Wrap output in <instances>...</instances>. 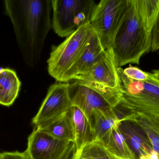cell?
<instances>
[{"label":"cell","instance_id":"1","mask_svg":"<svg viewBox=\"0 0 159 159\" xmlns=\"http://www.w3.org/2000/svg\"><path fill=\"white\" fill-rule=\"evenodd\" d=\"M4 5L24 62L29 67H35L52 27L51 0H6Z\"/></svg>","mask_w":159,"mask_h":159},{"label":"cell","instance_id":"2","mask_svg":"<svg viewBox=\"0 0 159 159\" xmlns=\"http://www.w3.org/2000/svg\"><path fill=\"white\" fill-rule=\"evenodd\" d=\"M143 10L140 0H128L127 11L112 49L118 68L129 63L139 64L142 56L150 50L154 24Z\"/></svg>","mask_w":159,"mask_h":159},{"label":"cell","instance_id":"3","mask_svg":"<svg viewBox=\"0 0 159 159\" xmlns=\"http://www.w3.org/2000/svg\"><path fill=\"white\" fill-rule=\"evenodd\" d=\"M122 97L113 108L120 120L128 115L140 113L159 118V82L150 73L148 81L133 80L117 68Z\"/></svg>","mask_w":159,"mask_h":159},{"label":"cell","instance_id":"4","mask_svg":"<svg viewBox=\"0 0 159 159\" xmlns=\"http://www.w3.org/2000/svg\"><path fill=\"white\" fill-rule=\"evenodd\" d=\"M93 32L89 22L53 48L47 61L48 71L52 77L65 83L66 74L78 60Z\"/></svg>","mask_w":159,"mask_h":159},{"label":"cell","instance_id":"5","mask_svg":"<svg viewBox=\"0 0 159 159\" xmlns=\"http://www.w3.org/2000/svg\"><path fill=\"white\" fill-rule=\"evenodd\" d=\"M52 27L61 37H68L89 22L95 2L93 0H51Z\"/></svg>","mask_w":159,"mask_h":159},{"label":"cell","instance_id":"6","mask_svg":"<svg viewBox=\"0 0 159 159\" xmlns=\"http://www.w3.org/2000/svg\"><path fill=\"white\" fill-rule=\"evenodd\" d=\"M128 0H102L93 7L89 23L104 49H112L127 11Z\"/></svg>","mask_w":159,"mask_h":159},{"label":"cell","instance_id":"7","mask_svg":"<svg viewBox=\"0 0 159 159\" xmlns=\"http://www.w3.org/2000/svg\"><path fill=\"white\" fill-rule=\"evenodd\" d=\"M26 150L32 159H74L75 144L55 139L34 127Z\"/></svg>","mask_w":159,"mask_h":159},{"label":"cell","instance_id":"8","mask_svg":"<svg viewBox=\"0 0 159 159\" xmlns=\"http://www.w3.org/2000/svg\"><path fill=\"white\" fill-rule=\"evenodd\" d=\"M69 86L70 83L58 82L49 87L46 97L32 120L34 127L44 126L69 112L73 106Z\"/></svg>","mask_w":159,"mask_h":159},{"label":"cell","instance_id":"9","mask_svg":"<svg viewBox=\"0 0 159 159\" xmlns=\"http://www.w3.org/2000/svg\"><path fill=\"white\" fill-rule=\"evenodd\" d=\"M69 92L73 106L80 109L89 122L95 110L113 108L100 91L86 82L75 80L70 84Z\"/></svg>","mask_w":159,"mask_h":159},{"label":"cell","instance_id":"10","mask_svg":"<svg viewBox=\"0 0 159 159\" xmlns=\"http://www.w3.org/2000/svg\"><path fill=\"white\" fill-rule=\"evenodd\" d=\"M112 49L107 50L102 59L88 72L78 76L74 80L94 82L115 89L120 88L118 73Z\"/></svg>","mask_w":159,"mask_h":159},{"label":"cell","instance_id":"11","mask_svg":"<svg viewBox=\"0 0 159 159\" xmlns=\"http://www.w3.org/2000/svg\"><path fill=\"white\" fill-rule=\"evenodd\" d=\"M118 129L137 159H152L155 154L149 138L142 127L129 119L120 120Z\"/></svg>","mask_w":159,"mask_h":159},{"label":"cell","instance_id":"12","mask_svg":"<svg viewBox=\"0 0 159 159\" xmlns=\"http://www.w3.org/2000/svg\"><path fill=\"white\" fill-rule=\"evenodd\" d=\"M106 51L94 31L78 60L66 74L65 83L88 72L94 64L102 58Z\"/></svg>","mask_w":159,"mask_h":159},{"label":"cell","instance_id":"13","mask_svg":"<svg viewBox=\"0 0 159 159\" xmlns=\"http://www.w3.org/2000/svg\"><path fill=\"white\" fill-rule=\"evenodd\" d=\"M120 121L113 108L94 111L89 121L93 141H102L118 127Z\"/></svg>","mask_w":159,"mask_h":159},{"label":"cell","instance_id":"14","mask_svg":"<svg viewBox=\"0 0 159 159\" xmlns=\"http://www.w3.org/2000/svg\"><path fill=\"white\" fill-rule=\"evenodd\" d=\"M21 82L16 71L10 68L0 70V105L11 106L17 98Z\"/></svg>","mask_w":159,"mask_h":159},{"label":"cell","instance_id":"15","mask_svg":"<svg viewBox=\"0 0 159 159\" xmlns=\"http://www.w3.org/2000/svg\"><path fill=\"white\" fill-rule=\"evenodd\" d=\"M69 113L74 129L76 154L88 143L93 142V136L90 124L80 109L73 106L69 110Z\"/></svg>","mask_w":159,"mask_h":159},{"label":"cell","instance_id":"16","mask_svg":"<svg viewBox=\"0 0 159 159\" xmlns=\"http://www.w3.org/2000/svg\"><path fill=\"white\" fill-rule=\"evenodd\" d=\"M36 128L55 139L75 143L74 129L69 111L59 118L42 127Z\"/></svg>","mask_w":159,"mask_h":159},{"label":"cell","instance_id":"17","mask_svg":"<svg viewBox=\"0 0 159 159\" xmlns=\"http://www.w3.org/2000/svg\"><path fill=\"white\" fill-rule=\"evenodd\" d=\"M133 120L140 125L149 138L153 151L159 159V118L143 113L131 114L121 120Z\"/></svg>","mask_w":159,"mask_h":159},{"label":"cell","instance_id":"18","mask_svg":"<svg viewBox=\"0 0 159 159\" xmlns=\"http://www.w3.org/2000/svg\"><path fill=\"white\" fill-rule=\"evenodd\" d=\"M114 156L120 159H137L128 146L123 135L115 128L104 139L100 141Z\"/></svg>","mask_w":159,"mask_h":159},{"label":"cell","instance_id":"19","mask_svg":"<svg viewBox=\"0 0 159 159\" xmlns=\"http://www.w3.org/2000/svg\"><path fill=\"white\" fill-rule=\"evenodd\" d=\"M76 155L82 159H120L111 154L100 141L88 143Z\"/></svg>","mask_w":159,"mask_h":159},{"label":"cell","instance_id":"20","mask_svg":"<svg viewBox=\"0 0 159 159\" xmlns=\"http://www.w3.org/2000/svg\"><path fill=\"white\" fill-rule=\"evenodd\" d=\"M123 72L128 77L137 81L145 82L150 78V72H144L138 67L131 65L123 69Z\"/></svg>","mask_w":159,"mask_h":159},{"label":"cell","instance_id":"21","mask_svg":"<svg viewBox=\"0 0 159 159\" xmlns=\"http://www.w3.org/2000/svg\"><path fill=\"white\" fill-rule=\"evenodd\" d=\"M151 48L152 51L159 50V11L151 30Z\"/></svg>","mask_w":159,"mask_h":159},{"label":"cell","instance_id":"22","mask_svg":"<svg viewBox=\"0 0 159 159\" xmlns=\"http://www.w3.org/2000/svg\"><path fill=\"white\" fill-rule=\"evenodd\" d=\"M0 159H32L27 150L23 152H4L0 153Z\"/></svg>","mask_w":159,"mask_h":159},{"label":"cell","instance_id":"23","mask_svg":"<svg viewBox=\"0 0 159 159\" xmlns=\"http://www.w3.org/2000/svg\"><path fill=\"white\" fill-rule=\"evenodd\" d=\"M152 74L154 77L159 82V70H153Z\"/></svg>","mask_w":159,"mask_h":159},{"label":"cell","instance_id":"24","mask_svg":"<svg viewBox=\"0 0 159 159\" xmlns=\"http://www.w3.org/2000/svg\"><path fill=\"white\" fill-rule=\"evenodd\" d=\"M74 159H82L78 155H76L75 156V157Z\"/></svg>","mask_w":159,"mask_h":159},{"label":"cell","instance_id":"25","mask_svg":"<svg viewBox=\"0 0 159 159\" xmlns=\"http://www.w3.org/2000/svg\"><path fill=\"white\" fill-rule=\"evenodd\" d=\"M158 159V158H157V159Z\"/></svg>","mask_w":159,"mask_h":159}]
</instances>
